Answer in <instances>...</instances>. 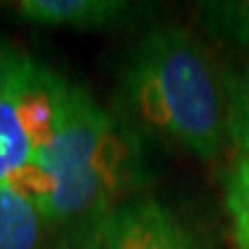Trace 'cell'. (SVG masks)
Wrapping results in <instances>:
<instances>
[{
	"instance_id": "10",
	"label": "cell",
	"mask_w": 249,
	"mask_h": 249,
	"mask_svg": "<svg viewBox=\"0 0 249 249\" xmlns=\"http://www.w3.org/2000/svg\"><path fill=\"white\" fill-rule=\"evenodd\" d=\"M51 249H107V214L67 224Z\"/></svg>"
},
{
	"instance_id": "3",
	"label": "cell",
	"mask_w": 249,
	"mask_h": 249,
	"mask_svg": "<svg viewBox=\"0 0 249 249\" xmlns=\"http://www.w3.org/2000/svg\"><path fill=\"white\" fill-rule=\"evenodd\" d=\"M107 249H198L192 233L155 198H129L107 214Z\"/></svg>"
},
{
	"instance_id": "2",
	"label": "cell",
	"mask_w": 249,
	"mask_h": 249,
	"mask_svg": "<svg viewBox=\"0 0 249 249\" xmlns=\"http://www.w3.org/2000/svg\"><path fill=\"white\" fill-rule=\"evenodd\" d=\"M35 166L53 187L42 208L46 224L67 226L108 214L148 182L136 134L74 83H70L60 132Z\"/></svg>"
},
{
	"instance_id": "7",
	"label": "cell",
	"mask_w": 249,
	"mask_h": 249,
	"mask_svg": "<svg viewBox=\"0 0 249 249\" xmlns=\"http://www.w3.org/2000/svg\"><path fill=\"white\" fill-rule=\"evenodd\" d=\"M201 21L217 39L249 44V0H219L201 5Z\"/></svg>"
},
{
	"instance_id": "1",
	"label": "cell",
	"mask_w": 249,
	"mask_h": 249,
	"mask_svg": "<svg viewBox=\"0 0 249 249\" xmlns=\"http://www.w3.org/2000/svg\"><path fill=\"white\" fill-rule=\"evenodd\" d=\"M123 90L145 127L198 160L219 155L229 134V88L210 53L187 30H150L127 60Z\"/></svg>"
},
{
	"instance_id": "11",
	"label": "cell",
	"mask_w": 249,
	"mask_h": 249,
	"mask_svg": "<svg viewBox=\"0 0 249 249\" xmlns=\"http://www.w3.org/2000/svg\"><path fill=\"white\" fill-rule=\"evenodd\" d=\"M28 55L18 51L14 44H9L5 37H0V92L9 86V81L17 76V71L23 67Z\"/></svg>"
},
{
	"instance_id": "4",
	"label": "cell",
	"mask_w": 249,
	"mask_h": 249,
	"mask_svg": "<svg viewBox=\"0 0 249 249\" xmlns=\"http://www.w3.org/2000/svg\"><path fill=\"white\" fill-rule=\"evenodd\" d=\"M23 21L51 28L104 30L139 17L141 9L123 0H21L14 2Z\"/></svg>"
},
{
	"instance_id": "8",
	"label": "cell",
	"mask_w": 249,
	"mask_h": 249,
	"mask_svg": "<svg viewBox=\"0 0 249 249\" xmlns=\"http://www.w3.org/2000/svg\"><path fill=\"white\" fill-rule=\"evenodd\" d=\"M226 208L238 249H249V157H238L226 180Z\"/></svg>"
},
{
	"instance_id": "9",
	"label": "cell",
	"mask_w": 249,
	"mask_h": 249,
	"mask_svg": "<svg viewBox=\"0 0 249 249\" xmlns=\"http://www.w3.org/2000/svg\"><path fill=\"white\" fill-rule=\"evenodd\" d=\"M229 139L240 157H249V60L229 86Z\"/></svg>"
},
{
	"instance_id": "6",
	"label": "cell",
	"mask_w": 249,
	"mask_h": 249,
	"mask_svg": "<svg viewBox=\"0 0 249 249\" xmlns=\"http://www.w3.org/2000/svg\"><path fill=\"white\" fill-rule=\"evenodd\" d=\"M44 217L12 187L0 185V249H37Z\"/></svg>"
},
{
	"instance_id": "5",
	"label": "cell",
	"mask_w": 249,
	"mask_h": 249,
	"mask_svg": "<svg viewBox=\"0 0 249 249\" xmlns=\"http://www.w3.org/2000/svg\"><path fill=\"white\" fill-rule=\"evenodd\" d=\"M30 55L9 86L0 92V185H9L23 169L37 161V145L28 127L23 111V76L30 65Z\"/></svg>"
}]
</instances>
